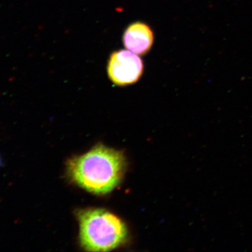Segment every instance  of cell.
Wrapping results in <instances>:
<instances>
[{
    "mask_svg": "<svg viewBox=\"0 0 252 252\" xmlns=\"http://www.w3.org/2000/svg\"><path fill=\"white\" fill-rule=\"evenodd\" d=\"M82 247L89 252H108L124 244L127 230L121 219L106 210L78 211Z\"/></svg>",
    "mask_w": 252,
    "mask_h": 252,
    "instance_id": "7a4b0ae2",
    "label": "cell"
},
{
    "mask_svg": "<svg viewBox=\"0 0 252 252\" xmlns=\"http://www.w3.org/2000/svg\"><path fill=\"white\" fill-rule=\"evenodd\" d=\"M123 40L128 50L135 54L143 55L149 52L153 45V32L149 25L137 22L129 25Z\"/></svg>",
    "mask_w": 252,
    "mask_h": 252,
    "instance_id": "277c9868",
    "label": "cell"
},
{
    "mask_svg": "<svg viewBox=\"0 0 252 252\" xmlns=\"http://www.w3.org/2000/svg\"><path fill=\"white\" fill-rule=\"evenodd\" d=\"M1 158H0V166H1Z\"/></svg>",
    "mask_w": 252,
    "mask_h": 252,
    "instance_id": "5b68a950",
    "label": "cell"
},
{
    "mask_svg": "<svg viewBox=\"0 0 252 252\" xmlns=\"http://www.w3.org/2000/svg\"><path fill=\"white\" fill-rule=\"evenodd\" d=\"M126 168L124 153L103 145H97L83 155L71 158L67 163L71 180L96 194L114 190L124 178Z\"/></svg>",
    "mask_w": 252,
    "mask_h": 252,
    "instance_id": "6da1fadb",
    "label": "cell"
},
{
    "mask_svg": "<svg viewBox=\"0 0 252 252\" xmlns=\"http://www.w3.org/2000/svg\"><path fill=\"white\" fill-rule=\"evenodd\" d=\"M143 69L141 59L130 50H121L113 52L109 59L108 76L118 86L136 83L143 74Z\"/></svg>",
    "mask_w": 252,
    "mask_h": 252,
    "instance_id": "3957f363",
    "label": "cell"
}]
</instances>
